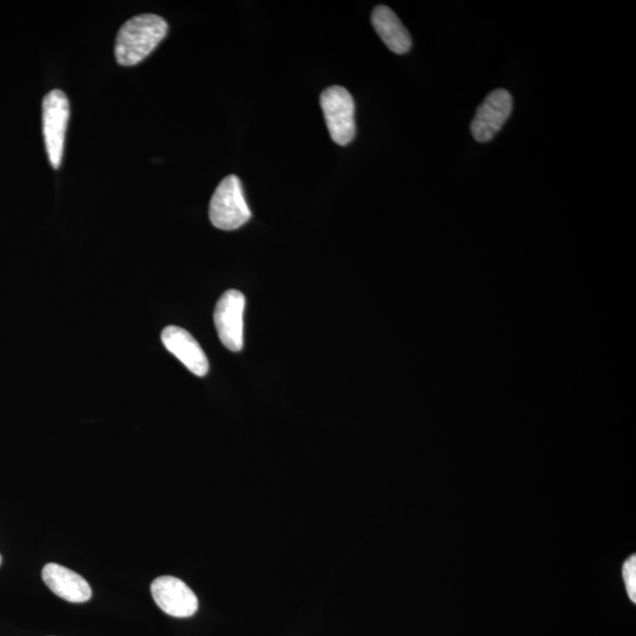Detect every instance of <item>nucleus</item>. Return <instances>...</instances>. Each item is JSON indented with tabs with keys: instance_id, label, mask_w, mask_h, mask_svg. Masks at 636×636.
<instances>
[{
	"instance_id": "1",
	"label": "nucleus",
	"mask_w": 636,
	"mask_h": 636,
	"mask_svg": "<svg viewBox=\"0 0 636 636\" xmlns=\"http://www.w3.org/2000/svg\"><path fill=\"white\" fill-rule=\"evenodd\" d=\"M168 30L167 21L152 13L131 18L118 31L115 45L117 62L123 66L141 63L168 35Z\"/></svg>"
},
{
	"instance_id": "2",
	"label": "nucleus",
	"mask_w": 636,
	"mask_h": 636,
	"mask_svg": "<svg viewBox=\"0 0 636 636\" xmlns=\"http://www.w3.org/2000/svg\"><path fill=\"white\" fill-rule=\"evenodd\" d=\"M210 221L217 229L231 231L243 227L251 218L240 178L225 177L211 198Z\"/></svg>"
},
{
	"instance_id": "3",
	"label": "nucleus",
	"mask_w": 636,
	"mask_h": 636,
	"mask_svg": "<svg viewBox=\"0 0 636 636\" xmlns=\"http://www.w3.org/2000/svg\"><path fill=\"white\" fill-rule=\"evenodd\" d=\"M70 103L62 90H52L43 99V134L53 169L61 167Z\"/></svg>"
},
{
	"instance_id": "4",
	"label": "nucleus",
	"mask_w": 636,
	"mask_h": 636,
	"mask_svg": "<svg viewBox=\"0 0 636 636\" xmlns=\"http://www.w3.org/2000/svg\"><path fill=\"white\" fill-rule=\"evenodd\" d=\"M321 106L331 138L336 144L347 145L356 134L355 102L342 86H331L321 95Z\"/></svg>"
},
{
	"instance_id": "5",
	"label": "nucleus",
	"mask_w": 636,
	"mask_h": 636,
	"mask_svg": "<svg viewBox=\"0 0 636 636\" xmlns=\"http://www.w3.org/2000/svg\"><path fill=\"white\" fill-rule=\"evenodd\" d=\"M245 297L238 290H228L216 304L214 321L218 337L234 353L243 349Z\"/></svg>"
},
{
	"instance_id": "6",
	"label": "nucleus",
	"mask_w": 636,
	"mask_h": 636,
	"mask_svg": "<svg viewBox=\"0 0 636 636\" xmlns=\"http://www.w3.org/2000/svg\"><path fill=\"white\" fill-rule=\"evenodd\" d=\"M513 111V97L505 89H498L486 97L470 124V131L477 142L486 143L502 129Z\"/></svg>"
},
{
	"instance_id": "7",
	"label": "nucleus",
	"mask_w": 636,
	"mask_h": 636,
	"mask_svg": "<svg viewBox=\"0 0 636 636\" xmlns=\"http://www.w3.org/2000/svg\"><path fill=\"white\" fill-rule=\"evenodd\" d=\"M156 605L174 618H190L198 609V599L191 588L175 576H161L151 583Z\"/></svg>"
},
{
	"instance_id": "8",
	"label": "nucleus",
	"mask_w": 636,
	"mask_h": 636,
	"mask_svg": "<svg viewBox=\"0 0 636 636\" xmlns=\"http://www.w3.org/2000/svg\"><path fill=\"white\" fill-rule=\"evenodd\" d=\"M162 342L192 374L203 377L208 374L209 361L200 344L189 331L169 326L162 331Z\"/></svg>"
},
{
	"instance_id": "9",
	"label": "nucleus",
	"mask_w": 636,
	"mask_h": 636,
	"mask_svg": "<svg viewBox=\"0 0 636 636\" xmlns=\"http://www.w3.org/2000/svg\"><path fill=\"white\" fill-rule=\"evenodd\" d=\"M45 585L59 598L72 604H84L92 598V589L83 576L57 563H48L43 568Z\"/></svg>"
},
{
	"instance_id": "10",
	"label": "nucleus",
	"mask_w": 636,
	"mask_h": 636,
	"mask_svg": "<svg viewBox=\"0 0 636 636\" xmlns=\"http://www.w3.org/2000/svg\"><path fill=\"white\" fill-rule=\"evenodd\" d=\"M371 23H373L377 35L390 51L397 53V55H403L412 48V37L404 28L399 17L388 6H377L371 15Z\"/></svg>"
},
{
	"instance_id": "11",
	"label": "nucleus",
	"mask_w": 636,
	"mask_h": 636,
	"mask_svg": "<svg viewBox=\"0 0 636 636\" xmlns=\"http://www.w3.org/2000/svg\"><path fill=\"white\" fill-rule=\"evenodd\" d=\"M622 578H624L629 599L636 602V558L629 556L622 566Z\"/></svg>"
},
{
	"instance_id": "12",
	"label": "nucleus",
	"mask_w": 636,
	"mask_h": 636,
	"mask_svg": "<svg viewBox=\"0 0 636 636\" xmlns=\"http://www.w3.org/2000/svg\"><path fill=\"white\" fill-rule=\"evenodd\" d=\"M2 561H3L2 555H0V565H2Z\"/></svg>"
}]
</instances>
